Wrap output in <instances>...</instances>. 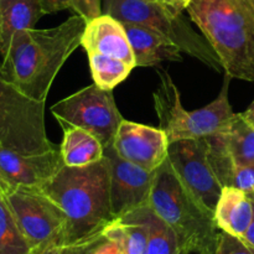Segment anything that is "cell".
I'll use <instances>...</instances> for the list:
<instances>
[{
	"label": "cell",
	"instance_id": "1",
	"mask_svg": "<svg viewBox=\"0 0 254 254\" xmlns=\"http://www.w3.org/2000/svg\"><path fill=\"white\" fill-rule=\"evenodd\" d=\"M86 24L74 14L55 27L16 32L0 60L1 77L30 98L46 102L60 69L81 46Z\"/></svg>",
	"mask_w": 254,
	"mask_h": 254
},
{
	"label": "cell",
	"instance_id": "2",
	"mask_svg": "<svg viewBox=\"0 0 254 254\" xmlns=\"http://www.w3.org/2000/svg\"><path fill=\"white\" fill-rule=\"evenodd\" d=\"M41 190L66 215L64 246L102 232L116 220L111 210L106 156L83 168L64 165Z\"/></svg>",
	"mask_w": 254,
	"mask_h": 254
},
{
	"label": "cell",
	"instance_id": "3",
	"mask_svg": "<svg viewBox=\"0 0 254 254\" xmlns=\"http://www.w3.org/2000/svg\"><path fill=\"white\" fill-rule=\"evenodd\" d=\"M232 78L254 82V0H192L186 9Z\"/></svg>",
	"mask_w": 254,
	"mask_h": 254
},
{
	"label": "cell",
	"instance_id": "4",
	"mask_svg": "<svg viewBox=\"0 0 254 254\" xmlns=\"http://www.w3.org/2000/svg\"><path fill=\"white\" fill-rule=\"evenodd\" d=\"M148 206L173 228L185 250L212 252L220 232L215 216L183 185L168 159L156 170Z\"/></svg>",
	"mask_w": 254,
	"mask_h": 254
},
{
	"label": "cell",
	"instance_id": "5",
	"mask_svg": "<svg viewBox=\"0 0 254 254\" xmlns=\"http://www.w3.org/2000/svg\"><path fill=\"white\" fill-rule=\"evenodd\" d=\"M159 84L153 94L154 107L159 118V128L165 131L169 143L185 139H200L222 131L235 117L228 101L232 77L225 76L218 96L207 106L188 112L181 103L180 91L164 68H156Z\"/></svg>",
	"mask_w": 254,
	"mask_h": 254
},
{
	"label": "cell",
	"instance_id": "6",
	"mask_svg": "<svg viewBox=\"0 0 254 254\" xmlns=\"http://www.w3.org/2000/svg\"><path fill=\"white\" fill-rule=\"evenodd\" d=\"M102 14L123 24H135L163 35L185 54L213 71L223 69L221 60L202 34L190 26L183 12H176L155 0H102Z\"/></svg>",
	"mask_w": 254,
	"mask_h": 254
},
{
	"label": "cell",
	"instance_id": "7",
	"mask_svg": "<svg viewBox=\"0 0 254 254\" xmlns=\"http://www.w3.org/2000/svg\"><path fill=\"white\" fill-rule=\"evenodd\" d=\"M45 103L22 93L0 74V143L21 154H39L59 146L49 139Z\"/></svg>",
	"mask_w": 254,
	"mask_h": 254
},
{
	"label": "cell",
	"instance_id": "8",
	"mask_svg": "<svg viewBox=\"0 0 254 254\" xmlns=\"http://www.w3.org/2000/svg\"><path fill=\"white\" fill-rule=\"evenodd\" d=\"M51 113L61 127H79L98 138L104 148L113 145L123 121L113 92L99 88L96 83L55 103Z\"/></svg>",
	"mask_w": 254,
	"mask_h": 254
},
{
	"label": "cell",
	"instance_id": "9",
	"mask_svg": "<svg viewBox=\"0 0 254 254\" xmlns=\"http://www.w3.org/2000/svg\"><path fill=\"white\" fill-rule=\"evenodd\" d=\"M4 196L30 250L49 243L64 246L66 215L41 189L17 186Z\"/></svg>",
	"mask_w": 254,
	"mask_h": 254
},
{
	"label": "cell",
	"instance_id": "10",
	"mask_svg": "<svg viewBox=\"0 0 254 254\" xmlns=\"http://www.w3.org/2000/svg\"><path fill=\"white\" fill-rule=\"evenodd\" d=\"M207 146L206 138L174 141L169 146L168 160L193 197L215 213L222 186L211 168Z\"/></svg>",
	"mask_w": 254,
	"mask_h": 254
},
{
	"label": "cell",
	"instance_id": "11",
	"mask_svg": "<svg viewBox=\"0 0 254 254\" xmlns=\"http://www.w3.org/2000/svg\"><path fill=\"white\" fill-rule=\"evenodd\" d=\"M109 169L111 210L116 220L148 206L155 171H149L124 160L113 145L104 148Z\"/></svg>",
	"mask_w": 254,
	"mask_h": 254
},
{
	"label": "cell",
	"instance_id": "12",
	"mask_svg": "<svg viewBox=\"0 0 254 254\" xmlns=\"http://www.w3.org/2000/svg\"><path fill=\"white\" fill-rule=\"evenodd\" d=\"M169 139L160 128L123 119L113 148L124 160L149 171H155L168 159Z\"/></svg>",
	"mask_w": 254,
	"mask_h": 254
},
{
	"label": "cell",
	"instance_id": "13",
	"mask_svg": "<svg viewBox=\"0 0 254 254\" xmlns=\"http://www.w3.org/2000/svg\"><path fill=\"white\" fill-rule=\"evenodd\" d=\"M64 166L60 146L45 153L21 154L0 145V179L12 189H41Z\"/></svg>",
	"mask_w": 254,
	"mask_h": 254
},
{
	"label": "cell",
	"instance_id": "14",
	"mask_svg": "<svg viewBox=\"0 0 254 254\" xmlns=\"http://www.w3.org/2000/svg\"><path fill=\"white\" fill-rule=\"evenodd\" d=\"M81 46L87 55H107L136 67L124 24L108 14H101L87 21Z\"/></svg>",
	"mask_w": 254,
	"mask_h": 254
},
{
	"label": "cell",
	"instance_id": "15",
	"mask_svg": "<svg viewBox=\"0 0 254 254\" xmlns=\"http://www.w3.org/2000/svg\"><path fill=\"white\" fill-rule=\"evenodd\" d=\"M136 67H158L164 61H183L181 51L163 35L135 24H124Z\"/></svg>",
	"mask_w": 254,
	"mask_h": 254
},
{
	"label": "cell",
	"instance_id": "16",
	"mask_svg": "<svg viewBox=\"0 0 254 254\" xmlns=\"http://www.w3.org/2000/svg\"><path fill=\"white\" fill-rule=\"evenodd\" d=\"M254 200L245 191L225 186L215 208V221L218 230L242 238L252 222Z\"/></svg>",
	"mask_w": 254,
	"mask_h": 254
},
{
	"label": "cell",
	"instance_id": "17",
	"mask_svg": "<svg viewBox=\"0 0 254 254\" xmlns=\"http://www.w3.org/2000/svg\"><path fill=\"white\" fill-rule=\"evenodd\" d=\"M44 15L41 0H0V60L7 52L12 36L34 29Z\"/></svg>",
	"mask_w": 254,
	"mask_h": 254
},
{
	"label": "cell",
	"instance_id": "18",
	"mask_svg": "<svg viewBox=\"0 0 254 254\" xmlns=\"http://www.w3.org/2000/svg\"><path fill=\"white\" fill-rule=\"evenodd\" d=\"M64 140L60 145L62 159L69 168H83L104 158V146L98 138L79 127H62Z\"/></svg>",
	"mask_w": 254,
	"mask_h": 254
},
{
	"label": "cell",
	"instance_id": "19",
	"mask_svg": "<svg viewBox=\"0 0 254 254\" xmlns=\"http://www.w3.org/2000/svg\"><path fill=\"white\" fill-rule=\"evenodd\" d=\"M122 218L136 221L145 226L148 233V254H189L192 252L181 246L173 228L149 206L138 208Z\"/></svg>",
	"mask_w": 254,
	"mask_h": 254
},
{
	"label": "cell",
	"instance_id": "20",
	"mask_svg": "<svg viewBox=\"0 0 254 254\" xmlns=\"http://www.w3.org/2000/svg\"><path fill=\"white\" fill-rule=\"evenodd\" d=\"M217 135L237 163L254 164V128L242 113L235 114L230 124Z\"/></svg>",
	"mask_w": 254,
	"mask_h": 254
},
{
	"label": "cell",
	"instance_id": "21",
	"mask_svg": "<svg viewBox=\"0 0 254 254\" xmlns=\"http://www.w3.org/2000/svg\"><path fill=\"white\" fill-rule=\"evenodd\" d=\"M103 232L121 246L124 254H148V233L145 226L136 221L118 218Z\"/></svg>",
	"mask_w": 254,
	"mask_h": 254
},
{
	"label": "cell",
	"instance_id": "22",
	"mask_svg": "<svg viewBox=\"0 0 254 254\" xmlns=\"http://www.w3.org/2000/svg\"><path fill=\"white\" fill-rule=\"evenodd\" d=\"M87 56L93 83L106 91H113L114 87L128 78L131 69L134 68L122 60L107 55L88 54Z\"/></svg>",
	"mask_w": 254,
	"mask_h": 254
},
{
	"label": "cell",
	"instance_id": "23",
	"mask_svg": "<svg viewBox=\"0 0 254 254\" xmlns=\"http://www.w3.org/2000/svg\"><path fill=\"white\" fill-rule=\"evenodd\" d=\"M30 246L22 236L14 215L0 193V254H27Z\"/></svg>",
	"mask_w": 254,
	"mask_h": 254
},
{
	"label": "cell",
	"instance_id": "24",
	"mask_svg": "<svg viewBox=\"0 0 254 254\" xmlns=\"http://www.w3.org/2000/svg\"><path fill=\"white\" fill-rule=\"evenodd\" d=\"M62 254H124L121 246L102 232L64 246Z\"/></svg>",
	"mask_w": 254,
	"mask_h": 254
},
{
	"label": "cell",
	"instance_id": "25",
	"mask_svg": "<svg viewBox=\"0 0 254 254\" xmlns=\"http://www.w3.org/2000/svg\"><path fill=\"white\" fill-rule=\"evenodd\" d=\"M211 254H254V248L242 238L220 231Z\"/></svg>",
	"mask_w": 254,
	"mask_h": 254
},
{
	"label": "cell",
	"instance_id": "26",
	"mask_svg": "<svg viewBox=\"0 0 254 254\" xmlns=\"http://www.w3.org/2000/svg\"><path fill=\"white\" fill-rule=\"evenodd\" d=\"M228 186L240 189L248 195H254V164H241L235 161Z\"/></svg>",
	"mask_w": 254,
	"mask_h": 254
},
{
	"label": "cell",
	"instance_id": "27",
	"mask_svg": "<svg viewBox=\"0 0 254 254\" xmlns=\"http://www.w3.org/2000/svg\"><path fill=\"white\" fill-rule=\"evenodd\" d=\"M45 14H54L61 10L72 9L71 0H41Z\"/></svg>",
	"mask_w": 254,
	"mask_h": 254
},
{
	"label": "cell",
	"instance_id": "28",
	"mask_svg": "<svg viewBox=\"0 0 254 254\" xmlns=\"http://www.w3.org/2000/svg\"><path fill=\"white\" fill-rule=\"evenodd\" d=\"M62 248L64 246L57 245V243H49V245L31 248L27 254H62Z\"/></svg>",
	"mask_w": 254,
	"mask_h": 254
},
{
	"label": "cell",
	"instance_id": "29",
	"mask_svg": "<svg viewBox=\"0 0 254 254\" xmlns=\"http://www.w3.org/2000/svg\"><path fill=\"white\" fill-rule=\"evenodd\" d=\"M164 5L173 9L176 12H183L192 2V0H160Z\"/></svg>",
	"mask_w": 254,
	"mask_h": 254
},
{
	"label": "cell",
	"instance_id": "30",
	"mask_svg": "<svg viewBox=\"0 0 254 254\" xmlns=\"http://www.w3.org/2000/svg\"><path fill=\"white\" fill-rule=\"evenodd\" d=\"M84 1L88 10V20L102 14V0H84Z\"/></svg>",
	"mask_w": 254,
	"mask_h": 254
},
{
	"label": "cell",
	"instance_id": "31",
	"mask_svg": "<svg viewBox=\"0 0 254 254\" xmlns=\"http://www.w3.org/2000/svg\"><path fill=\"white\" fill-rule=\"evenodd\" d=\"M72 4V10H73L76 14L81 15L84 19L88 20V10H87V5L84 0H71Z\"/></svg>",
	"mask_w": 254,
	"mask_h": 254
},
{
	"label": "cell",
	"instance_id": "32",
	"mask_svg": "<svg viewBox=\"0 0 254 254\" xmlns=\"http://www.w3.org/2000/svg\"><path fill=\"white\" fill-rule=\"evenodd\" d=\"M253 197L254 200V195H251ZM242 240L245 241L247 245H250L251 247L254 248V213H253V218H252V222H251L250 227H248V230L246 231V233L243 235Z\"/></svg>",
	"mask_w": 254,
	"mask_h": 254
},
{
	"label": "cell",
	"instance_id": "33",
	"mask_svg": "<svg viewBox=\"0 0 254 254\" xmlns=\"http://www.w3.org/2000/svg\"><path fill=\"white\" fill-rule=\"evenodd\" d=\"M242 116H243V118H245L246 121H247L248 123H250L251 126L254 128V101L252 102V104L248 107L247 111L243 112Z\"/></svg>",
	"mask_w": 254,
	"mask_h": 254
},
{
	"label": "cell",
	"instance_id": "34",
	"mask_svg": "<svg viewBox=\"0 0 254 254\" xmlns=\"http://www.w3.org/2000/svg\"><path fill=\"white\" fill-rule=\"evenodd\" d=\"M11 190H12V188H10L6 183H4V181L0 179V193H4V195H6V193Z\"/></svg>",
	"mask_w": 254,
	"mask_h": 254
},
{
	"label": "cell",
	"instance_id": "35",
	"mask_svg": "<svg viewBox=\"0 0 254 254\" xmlns=\"http://www.w3.org/2000/svg\"><path fill=\"white\" fill-rule=\"evenodd\" d=\"M189 254H201V253H198V252H190Z\"/></svg>",
	"mask_w": 254,
	"mask_h": 254
},
{
	"label": "cell",
	"instance_id": "36",
	"mask_svg": "<svg viewBox=\"0 0 254 254\" xmlns=\"http://www.w3.org/2000/svg\"><path fill=\"white\" fill-rule=\"evenodd\" d=\"M0 145H1V143H0Z\"/></svg>",
	"mask_w": 254,
	"mask_h": 254
},
{
	"label": "cell",
	"instance_id": "37",
	"mask_svg": "<svg viewBox=\"0 0 254 254\" xmlns=\"http://www.w3.org/2000/svg\"><path fill=\"white\" fill-rule=\"evenodd\" d=\"M160 2H161V1H160ZM161 4H163V2H161Z\"/></svg>",
	"mask_w": 254,
	"mask_h": 254
}]
</instances>
